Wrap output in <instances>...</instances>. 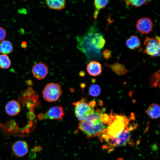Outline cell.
Segmentation results:
<instances>
[{"instance_id": "cell-14", "label": "cell", "mask_w": 160, "mask_h": 160, "mask_svg": "<svg viewBox=\"0 0 160 160\" xmlns=\"http://www.w3.org/2000/svg\"><path fill=\"white\" fill-rule=\"evenodd\" d=\"M91 42L93 47L97 49H101L104 46L105 41L100 33H96L92 37Z\"/></svg>"}, {"instance_id": "cell-24", "label": "cell", "mask_w": 160, "mask_h": 160, "mask_svg": "<svg viewBox=\"0 0 160 160\" xmlns=\"http://www.w3.org/2000/svg\"><path fill=\"white\" fill-rule=\"evenodd\" d=\"M102 53L103 57L106 59H108L111 55V51L108 49H105L104 50Z\"/></svg>"}, {"instance_id": "cell-8", "label": "cell", "mask_w": 160, "mask_h": 160, "mask_svg": "<svg viewBox=\"0 0 160 160\" xmlns=\"http://www.w3.org/2000/svg\"><path fill=\"white\" fill-rule=\"evenodd\" d=\"M136 27L140 33L147 34L151 31L153 27V23L151 20L148 17H143L137 21Z\"/></svg>"}, {"instance_id": "cell-5", "label": "cell", "mask_w": 160, "mask_h": 160, "mask_svg": "<svg viewBox=\"0 0 160 160\" xmlns=\"http://www.w3.org/2000/svg\"><path fill=\"white\" fill-rule=\"evenodd\" d=\"M62 94L60 85L57 83H50L47 84L42 91L44 99L48 102L57 101Z\"/></svg>"}, {"instance_id": "cell-17", "label": "cell", "mask_w": 160, "mask_h": 160, "mask_svg": "<svg viewBox=\"0 0 160 160\" xmlns=\"http://www.w3.org/2000/svg\"><path fill=\"white\" fill-rule=\"evenodd\" d=\"M108 0H96L94 1V4L95 9L93 15L94 20H96L100 9H104L108 4Z\"/></svg>"}, {"instance_id": "cell-10", "label": "cell", "mask_w": 160, "mask_h": 160, "mask_svg": "<svg viewBox=\"0 0 160 160\" xmlns=\"http://www.w3.org/2000/svg\"><path fill=\"white\" fill-rule=\"evenodd\" d=\"M13 153L17 157H22L25 155L28 151V146L27 143L23 140L17 141L13 143L12 147Z\"/></svg>"}, {"instance_id": "cell-15", "label": "cell", "mask_w": 160, "mask_h": 160, "mask_svg": "<svg viewBox=\"0 0 160 160\" xmlns=\"http://www.w3.org/2000/svg\"><path fill=\"white\" fill-rule=\"evenodd\" d=\"M146 111L148 116L151 119H156L160 117V106L157 104H151Z\"/></svg>"}, {"instance_id": "cell-2", "label": "cell", "mask_w": 160, "mask_h": 160, "mask_svg": "<svg viewBox=\"0 0 160 160\" xmlns=\"http://www.w3.org/2000/svg\"><path fill=\"white\" fill-rule=\"evenodd\" d=\"M129 120L125 116L110 115V119L107 129L99 135L100 140L105 142L121 134L129 125Z\"/></svg>"}, {"instance_id": "cell-11", "label": "cell", "mask_w": 160, "mask_h": 160, "mask_svg": "<svg viewBox=\"0 0 160 160\" xmlns=\"http://www.w3.org/2000/svg\"><path fill=\"white\" fill-rule=\"evenodd\" d=\"M5 110L6 113L9 115L14 116L20 112V105L17 101L12 100L6 104L5 106Z\"/></svg>"}, {"instance_id": "cell-23", "label": "cell", "mask_w": 160, "mask_h": 160, "mask_svg": "<svg viewBox=\"0 0 160 160\" xmlns=\"http://www.w3.org/2000/svg\"><path fill=\"white\" fill-rule=\"evenodd\" d=\"M6 36V32L3 27L0 26V41H1Z\"/></svg>"}, {"instance_id": "cell-19", "label": "cell", "mask_w": 160, "mask_h": 160, "mask_svg": "<svg viewBox=\"0 0 160 160\" xmlns=\"http://www.w3.org/2000/svg\"><path fill=\"white\" fill-rule=\"evenodd\" d=\"M11 65V62L9 57L5 54L0 55V68L6 69L9 68Z\"/></svg>"}, {"instance_id": "cell-25", "label": "cell", "mask_w": 160, "mask_h": 160, "mask_svg": "<svg viewBox=\"0 0 160 160\" xmlns=\"http://www.w3.org/2000/svg\"><path fill=\"white\" fill-rule=\"evenodd\" d=\"M21 47L25 49H26L27 47V43L25 41H23L21 43Z\"/></svg>"}, {"instance_id": "cell-4", "label": "cell", "mask_w": 160, "mask_h": 160, "mask_svg": "<svg viewBox=\"0 0 160 160\" xmlns=\"http://www.w3.org/2000/svg\"><path fill=\"white\" fill-rule=\"evenodd\" d=\"M85 99L82 98L81 100L72 103L75 106L76 116L80 122L85 120L95 111L96 101L92 100L89 103H86Z\"/></svg>"}, {"instance_id": "cell-1", "label": "cell", "mask_w": 160, "mask_h": 160, "mask_svg": "<svg viewBox=\"0 0 160 160\" xmlns=\"http://www.w3.org/2000/svg\"><path fill=\"white\" fill-rule=\"evenodd\" d=\"M105 108L97 109L85 120L81 121L79 129L88 138L99 136L107 129L110 116L105 113Z\"/></svg>"}, {"instance_id": "cell-22", "label": "cell", "mask_w": 160, "mask_h": 160, "mask_svg": "<svg viewBox=\"0 0 160 160\" xmlns=\"http://www.w3.org/2000/svg\"><path fill=\"white\" fill-rule=\"evenodd\" d=\"M159 71H157L151 77V82L153 86L155 87L158 85V82L159 81Z\"/></svg>"}, {"instance_id": "cell-12", "label": "cell", "mask_w": 160, "mask_h": 160, "mask_svg": "<svg viewBox=\"0 0 160 160\" xmlns=\"http://www.w3.org/2000/svg\"><path fill=\"white\" fill-rule=\"evenodd\" d=\"M102 66L98 62L92 61L87 65V70L88 73L93 76H97L100 74L102 72Z\"/></svg>"}, {"instance_id": "cell-3", "label": "cell", "mask_w": 160, "mask_h": 160, "mask_svg": "<svg viewBox=\"0 0 160 160\" xmlns=\"http://www.w3.org/2000/svg\"><path fill=\"white\" fill-rule=\"evenodd\" d=\"M136 128V125L130 124L119 135L104 142L103 148L110 151L116 147L126 145L129 142L132 133Z\"/></svg>"}, {"instance_id": "cell-21", "label": "cell", "mask_w": 160, "mask_h": 160, "mask_svg": "<svg viewBox=\"0 0 160 160\" xmlns=\"http://www.w3.org/2000/svg\"><path fill=\"white\" fill-rule=\"evenodd\" d=\"M100 87L97 84H93L89 87V93L90 95L93 97L98 96L100 93Z\"/></svg>"}, {"instance_id": "cell-16", "label": "cell", "mask_w": 160, "mask_h": 160, "mask_svg": "<svg viewBox=\"0 0 160 160\" xmlns=\"http://www.w3.org/2000/svg\"><path fill=\"white\" fill-rule=\"evenodd\" d=\"M126 45L127 47L131 49H135L139 48L141 45V42L139 37L133 35L130 36L126 41Z\"/></svg>"}, {"instance_id": "cell-18", "label": "cell", "mask_w": 160, "mask_h": 160, "mask_svg": "<svg viewBox=\"0 0 160 160\" xmlns=\"http://www.w3.org/2000/svg\"><path fill=\"white\" fill-rule=\"evenodd\" d=\"M13 50V45L10 41L4 40L0 43V52L1 53L8 54L11 53Z\"/></svg>"}, {"instance_id": "cell-13", "label": "cell", "mask_w": 160, "mask_h": 160, "mask_svg": "<svg viewBox=\"0 0 160 160\" xmlns=\"http://www.w3.org/2000/svg\"><path fill=\"white\" fill-rule=\"evenodd\" d=\"M45 3L49 9L56 10L63 9L66 4L65 0H48Z\"/></svg>"}, {"instance_id": "cell-20", "label": "cell", "mask_w": 160, "mask_h": 160, "mask_svg": "<svg viewBox=\"0 0 160 160\" xmlns=\"http://www.w3.org/2000/svg\"><path fill=\"white\" fill-rule=\"evenodd\" d=\"M148 0H126L125 3L127 5L134 7H138L144 4H146L149 3Z\"/></svg>"}, {"instance_id": "cell-9", "label": "cell", "mask_w": 160, "mask_h": 160, "mask_svg": "<svg viewBox=\"0 0 160 160\" xmlns=\"http://www.w3.org/2000/svg\"><path fill=\"white\" fill-rule=\"evenodd\" d=\"M32 72L33 76L39 80L44 78L48 73V68L44 63H36L33 67Z\"/></svg>"}, {"instance_id": "cell-7", "label": "cell", "mask_w": 160, "mask_h": 160, "mask_svg": "<svg viewBox=\"0 0 160 160\" xmlns=\"http://www.w3.org/2000/svg\"><path fill=\"white\" fill-rule=\"evenodd\" d=\"M64 114L63 107L60 106H56L51 107L45 113L39 114L38 117L40 120L62 119Z\"/></svg>"}, {"instance_id": "cell-6", "label": "cell", "mask_w": 160, "mask_h": 160, "mask_svg": "<svg viewBox=\"0 0 160 160\" xmlns=\"http://www.w3.org/2000/svg\"><path fill=\"white\" fill-rule=\"evenodd\" d=\"M145 49L143 52L151 57H156L160 55V42L155 38L145 36L144 41Z\"/></svg>"}]
</instances>
